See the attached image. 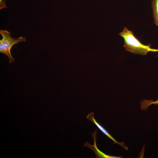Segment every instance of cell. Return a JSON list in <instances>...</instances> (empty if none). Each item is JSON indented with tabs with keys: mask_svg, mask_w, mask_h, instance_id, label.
<instances>
[{
	"mask_svg": "<svg viewBox=\"0 0 158 158\" xmlns=\"http://www.w3.org/2000/svg\"><path fill=\"white\" fill-rule=\"evenodd\" d=\"M151 2L154 23L158 26V0H152Z\"/></svg>",
	"mask_w": 158,
	"mask_h": 158,
	"instance_id": "5b68a950",
	"label": "cell"
},
{
	"mask_svg": "<svg viewBox=\"0 0 158 158\" xmlns=\"http://www.w3.org/2000/svg\"><path fill=\"white\" fill-rule=\"evenodd\" d=\"M97 129L94 132L92 133V135L93 138L94 144L93 145L90 144L87 141L84 143L83 146L87 147L93 151L96 154L97 158H121V156H111L105 154L103 152L97 148L96 144V139L97 138Z\"/></svg>",
	"mask_w": 158,
	"mask_h": 158,
	"instance_id": "3957f363",
	"label": "cell"
},
{
	"mask_svg": "<svg viewBox=\"0 0 158 158\" xmlns=\"http://www.w3.org/2000/svg\"><path fill=\"white\" fill-rule=\"evenodd\" d=\"M140 104L141 109L142 110H146L151 105L158 104V99L155 101H154L152 99L150 100L144 99L141 102Z\"/></svg>",
	"mask_w": 158,
	"mask_h": 158,
	"instance_id": "8992f818",
	"label": "cell"
},
{
	"mask_svg": "<svg viewBox=\"0 0 158 158\" xmlns=\"http://www.w3.org/2000/svg\"><path fill=\"white\" fill-rule=\"evenodd\" d=\"M86 118L93 122L105 135L113 140L114 142V143L118 144L122 147L125 150H128L127 147L124 145V142H120L117 141L109 134L104 128L96 121L94 117V113L92 112L86 116Z\"/></svg>",
	"mask_w": 158,
	"mask_h": 158,
	"instance_id": "277c9868",
	"label": "cell"
},
{
	"mask_svg": "<svg viewBox=\"0 0 158 158\" xmlns=\"http://www.w3.org/2000/svg\"><path fill=\"white\" fill-rule=\"evenodd\" d=\"M0 52L5 54L8 57L10 63L15 61V59L12 56L11 53L6 49L1 40H0Z\"/></svg>",
	"mask_w": 158,
	"mask_h": 158,
	"instance_id": "52a82bcc",
	"label": "cell"
},
{
	"mask_svg": "<svg viewBox=\"0 0 158 158\" xmlns=\"http://www.w3.org/2000/svg\"><path fill=\"white\" fill-rule=\"evenodd\" d=\"M0 34L2 37L1 40L4 46L10 52L12 47L14 44L26 41L25 38L22 36L16 38L12 37L11 33L6 30H0Z\"/></svg>",
	"mask_w": 158,
	"mask_h": 158,
	"instance_id": "7a4b0ae2",
	"label": "cell"
},
{
	"mask_svg": "<svg viewBox=\"0 0 158 158\" xmlns=\"http://www.w3.org/2000/svg\"><path fill=\"white\" fill-rule=\"evenodd\" d=\"M7 7L6 5V1L5 0H0V9Z\"/></svg>",
	"mask_w": 158,
	"mask_h": 158,
	"instance_id": "ba28073f",
	"label": "cell"
},
{
	"mask_svg": "<svg viewBox=\"0 0 158 158\" xmlns=\"http://www.w3.org/2000/svg\"><path fill=\"white\" fill-rule=\"evenodd\" d=\"M119 35L124 39V47L126 51L142 55H145L150 51L158 52V49L151 48L150 44L145 45L142 43L126 27Z\"/></svg>",
	"mask_w": 158,
	"mask_h": 158,
	"instance_id": "6da1fadb",
	"label": "cell"
}]
</instances>
